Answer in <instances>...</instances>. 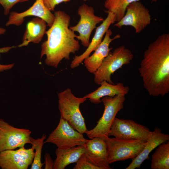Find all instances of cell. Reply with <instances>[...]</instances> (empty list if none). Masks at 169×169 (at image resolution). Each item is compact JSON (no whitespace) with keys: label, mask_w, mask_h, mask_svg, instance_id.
I'll return each mask as SVG.
<instances>
[{"label":"cell","mask_w":169,"mask_h":169,"mask_svg":"<svg viewBox=\"0 0 169 169\" xmlns=\"http://www.w3.org/2000/svg\"><path fill=\"white\" fill-rule=\"evenodd\" d=\"M84 146H79L67 149L57 148L54 169H64L69 165L76 163L84 153Z\"/></svg>","instance_id":"20"},{"label":"cell","mask_w":169,"mask_h":169,"mask_svg":"<svg viewBox=\"0 0 169 169\" xmlns=\"http://www.w3.org/2000/svg\"><path fill=\"white\" fill-rule=\"evenodd\" d=\"M140 0H105V7L107 13L110 12L115 15V21H119L124 16L127 7L130 3Z\"/></svg>","instance_id":"22"},{"label":"cell","mask_w":169,"mask_h":169,"mask_svg":"<svg viewBox=\"0 0 169 169\" xmlns=\"http://www.w3.org/2000/svg\"><path fill=\"white\" fill-rule=\"evenodd\" d=\"M6 31V30L5 28L0 27V35L4 34Z\"/></svg>","instance_id":"29"},{"label":"cell","mask_w":169,"mask_h":169,"mask_svg":"<svg viewBox=\"0 0 169 169\" xmlns=\"http://www.w3.org/2000/svg\"><path fill=\"white\" fill-rule=\"evenodd\" d=\"M84 153L100 169H111L108 160L105 139L96 137L88 140L84 145Z\"/></svg>","instance_id":"14"},{"label":"cell","mask_w":169,"mask_h":169,"mask_svg":"<svg viewBox=\"0 0 169 169\" xmlns=\"http://www.w3.org/2000/svg\"><path fill=\"white\" fill-rule=\"evenodd\" d=\"M92 7L85 3L80 5L77 10V14L80 17L79 22L70 28L78 32L76 39L80 41L82 45L88 47L90 43V38L92 31L96 28V25L102 22L104 19L102 17L96 15Z\"/></svg>","instance_id":"8"},{"label":"cell","mask_w":169,"mask_h":169,"mask_svg":"<svg viewBox=\"0 0 169 169\" xmlns=\"http://www.w3.org/2000/svg\"><path fill=\"white\" fill-rule=\"evenodd\" d=\"M151 132L145 126L134 120L115 117L108 135L124 139L147 141Z\"/></svg>","instance_id":"11"},{"label":"cell","mask_w":169,"mask_h":169,"mask_svg":"<svg viewBox=\"0 0 169 169\" xmlns=\"http://www.w3.org/2000/svg\"><path fill=\"white\" fill-rule=\"evenodd\" d=\"M151 168L152 169H169V141L156 148L152 155Z\"/></svg>","instance_id":"21"},{"label":"cell","mask_w":169,"mask_h":169,"mask_svg":"<svg viewBox=\"0 0 169 169\" xmlns=\"http://www.w3.org/2000/svg\"><path fill=\"white\" fill-rule=\"evenodd\" d=\"M53 24L46 31L47 40L41 45L40 57L45 55V64L57 68L63 59H70V54L78 51L80 45L74 32L69 28L71 18L65 12L59 10L54 13Z\"/></svg>","instance_id":"2"},{"label":"cell","mask_w":169,"mask_h":169,"mask_svg":"<svg viewBox=\"0 0 169 169\" xmlns=\"http://www.w3.org/2000/svg\"><path fill=\"white\" fill-rule=\"evenodd\" d=\"M83 1H89V0H83Z\"/></svg>","instance_id":"31"},{"label":"cell","mask_w":169,"mask_h":169,"mask_svg":"<svg viewBox=\"0 0 169 169\" xmlns=\"http://www.w3.org/2000/svg\"><path fill=\"white\" fill-rule=\"evenodd\" d=\"M33 146L26 149L24 146L16 150L0 152V168L2 169H27L34 157Z\"/></svg>","instance_id":"12"},{"label":"cell","mask_w":169,"mask_h":169,"mask_svg":"<svg viewBox=\"0 0 169 169\" xmlns=\"http://www.w3.org/2000/svg\"><path fill=\"white\" fill-rule=\"evenodd\" d=\"M100 85V86L96 90L84 96L91 102L98 104L101 102V99L104 97H113L118 94L126 95L130 90L128 86H125L121 82L114 84L104 80Z\"/></svg>","instance_id":"18"},{"label":"cell","mask_w":169,"mask_h":169,"mask_svg":"<svg viewBox=\"0 0 169 169\" xmlns=\"http://www.w3.org/2000/svg\"><path fill=\"white\" fill-rule=\"evenodd\" d=\"M105 139L109 164L128 159L133 160L141 153L146 143V141L111 138L109 136Z\"/></svg>","instance_id":"5"},{"label":"cell","mask_w":169,"mask_h":169,"mask_svg":"<svg viewBox=\"0 0 169 169\" xmlns=\"http://www.w3.org/2000/svg\"><path fill=\"white\" fill-rule=\"evenodd\" d=\"M88 140L83 134L73 128L65 120L60 118L59 124L44 142L51 143L57 148L67 149L77 146H84Z\"/></svg>","instance_id":"7"},{"label":"cell","mask_w":169,"mask_h":169,"mask_svg":"<svg viewBox=\"0 0 169 169\" xmlns=\"http://www.w3.org/2000/svg\"><path fill=\"white\" fill-rule=\"evenodd\" d=\"M58 107L60 118L66 121L74 129L83 134L87 131L85 120L80 110V105L87 98L84 96L78 97L68 88L58 94Z\"/></svg>","instance_id":"3"},{"label":"cell","mask_w":169,"mask_h":169,"mask_svg":"<svg viewBox=\"0 0 169 169\" xmlns=\"http://www.w3.org/2000/svg\"><path fill=\"white\" fill-rule=\"evenodd\" d=\"M157 0H152V2H156L157 1Z\"/></svg>","instance_id":"30"},{"label":"cell","mask_w":169,"mask_h":169,"mask_svg":"<svg viewBox=\"0 0 169 169\" xmlns=\"http://www.w3.org/2000/svg\"><path fill=\"white\" fill-rule=\"evenodd\" d=\"M30 16H36L43 19L49 27L54 19V14L45 7L43 0H36L33 4L26 11L21 13L10 12L6 26H19L23 23L25 18Z\"/></svg>","instance_id":"13"},{"label":"cell","mask_w":169,"mask_h":169,"mask_svg":"<svg viewBox=\"0 0 169 169\" xmlns=\"http://www.w3.org/2000/svg\"><path fill=\"white\" fill-rule=\"evenodd\" d=\"M133 58L131 51L124 45L115 48L110 52L104 59L94 74V82L100 85L104 80L113 84L111 75L123 66L130 63Z\"/></svg>","instance_id":"6"},{"label":"cell","mask_w":169,"mask_h":169,"mask_svg":"<svg viewBox=\"0 0 169 169\" xmlns=\"http://www.w3.org/2000/svg\"><path fill=\"white\" fill-rule=\"evenodd\" d=\"M45 169H53L54 161L52 160L50 154L46 153L44 156Z\"/></svg>","instance_id":"27"},{"label":"cell","mask_w":169,"mask_h":169,"mask_svg":"<svg viewBox=\"0 0 169 169\" xmlns=\"http://www.w3.org/2000/svg\"><path fill=\"white\" fill-rule=\"evenodd\" d=\"M47 26L43 19L37 17L33 18L27 23L22 43L18 46H26L31 42L35 44L39 43L45 34Z\"/></svg>","instance_id":"19"},{"label":"cell","mask_w":169,"mask_h":169,"mask_svg":"<svg viewBox=\"0 0 169 169\" xmlns=\"http://www.w3.org/2000/svg\"><path fill=\"white\" fill-rule=\"evenodd\" d=\"M112 34L111 30L108 29L101 42L93 54L84 60V66L89 73L94 74L95 72L112 49V48L109 47L111 42L120 37V35L118 34L111 38Z\"/></svg>","instance_id":"16"},{"label":"cell","mask_w":169,"mask_h":169,"mask_svg":"<svg viewBox=\"0 0 169 169\" xmlns=\"http://www.w3.org/2000/svg\"><path fill=\"white\" fill-rule=\"evenodd\" d=\"M46 135L43 134L41 138L35 139L31 137V145L34 149V155L33 161L31 165V169H41L44 164L41 161V153L44 141Z\"/></svg>","instance_id":"23"},{"label":"cell","mask_w":169,"mask_h":169,"mask_svg":"<svg viewBox=\"0 0 169 169\" xmlns=\"http://www.w3.org/2000/svg\"><path fill=\"white\" fill-rule=\"evenodd\" d=\"M45 7L49 10L54 11L55 7L62 3L69 2L70 0H43Z\"/></svg>","instance_id":"26"},{"label":"cell","mask_w":169,"mask_h":169,"mask_svg":"<svg viewBox=\"0 0 169 169\" xmlns=\"http://www.w3.org/2000/svg\"><path fill=\"white\" fill-rule=\"evenodd\" d=\"M151 16L149 11L140 1L133 2L127 7L123 18L114 26L121 28L124 26L133 27L136 33H139L150 24Z\"/></svg>","instance_id":"10"},{"label":"cell","mask_w":169,"mask_h":169,"mask_svg":"<svg viewBox=\"0 0 169 169\" xmlns=\"http://www.w3.org/2000/svg\"><path fill=\"white\" fill-rule=\"evenodd\" d=\"M125 95L118 94L113 97L105 96L101 98V102L104 105L103 113L96 126L86 132L90 139L100 137L105 139L108 136L109 131L117 114L123 108Z\"/></svg>","instance_id":"4"},{"label":"cell","mask_w":169,"mask_h":169,"mask_svg":"<svg viewBox=\"0 0 169 169\" xmlns=\"http://www.w3.org/2000/svg\"><path fill=\"white\" fill-rule=\"evenodd\" d=\"M14 65V64L7 65H3L0 64V72L10 69H12Z\"/></svg>","instance_id":"28"},{"label":"cell","mask_w":169,"mask_h":169,"mask_svg":"<svg viewBox=\"0 0 169 169\" xmlns=\"http://www.w3.org/2000/svg\"><path fill=\"white\" fill-rule=\"evenodd\" d=\"M169 140V135L162 132L159 128H155L146 141V144L141 153L132 160L125 169L139 168L142 163L148 157L150 153L160 144Z\"/></svg>","instance_id":"17"},{"label":"cell","mask_w":169,"mask_h":169,"mask_svg":"<svg viewBox=\"0 0 169 169\" xmlns=\"http://www.w3.org/2000/svg\"><path fill=\"white\" fill-rule=\"evenodd\" d=\"M73 169H100L86 156L84 153L76 162Z\"/></svg>","instance_id":"24"},{"label":"cell","mask_w":169,"mask_h":169,"mask_svg":"<svg viewBox=\"0 0 169 169\" xmlns=\"http://www.w3.org/2000/svg\"><path fill=\"white\" fill-rule=\"evenodd\" d=\"M144 88L152 96L169 92V34H162L148 46L139 68Z\"/></svg>","instance_id":"1"},{"label":"cell","mask_w":169,"mask_h":169,"mask_svg":"<svg viewBox=\"0 0 169 169\" xmlns=\"http://www.w3.org/2000/svg\"><path fill=\"white\" fill-rule=\"evenodd\" d=\"M29 0H0V4L3 7L5 15L9 14L13 7L18 3L28 1Z\"/></svg>","instance_id":"25"},{"label":"cell","mask_w":169,"mask_h":169,"mask_svg":"<svg viewBox=\"0 0 169 169\" xmlns=\"http://www.w3.org/2000/svg\"><path fill=\"white\" fill-rule=\"evenodd\" d=\"M31 131L28 129L15 127L0 119V152L31 144Z\"/></svg>","instance_id":"9"},{"label":"cell","mask_w":169,"mask_h":169,"mask_svg":"<svg viewBox=\"0 0 169 169\" xmlns=\"http://www.w3.org/2000/svg\"><path fill=\"white\" fill-rule=\"evenodd\" d=\"M107 13L108 15L106 18L96 28L94 36L86 50L80 55H75L70 64L71 69L78 67L85 59L96 49L102 41L103 37L110 25L115 22V14L110 12Z\"/></svg>","instance_id":"15"}]
</instances>
